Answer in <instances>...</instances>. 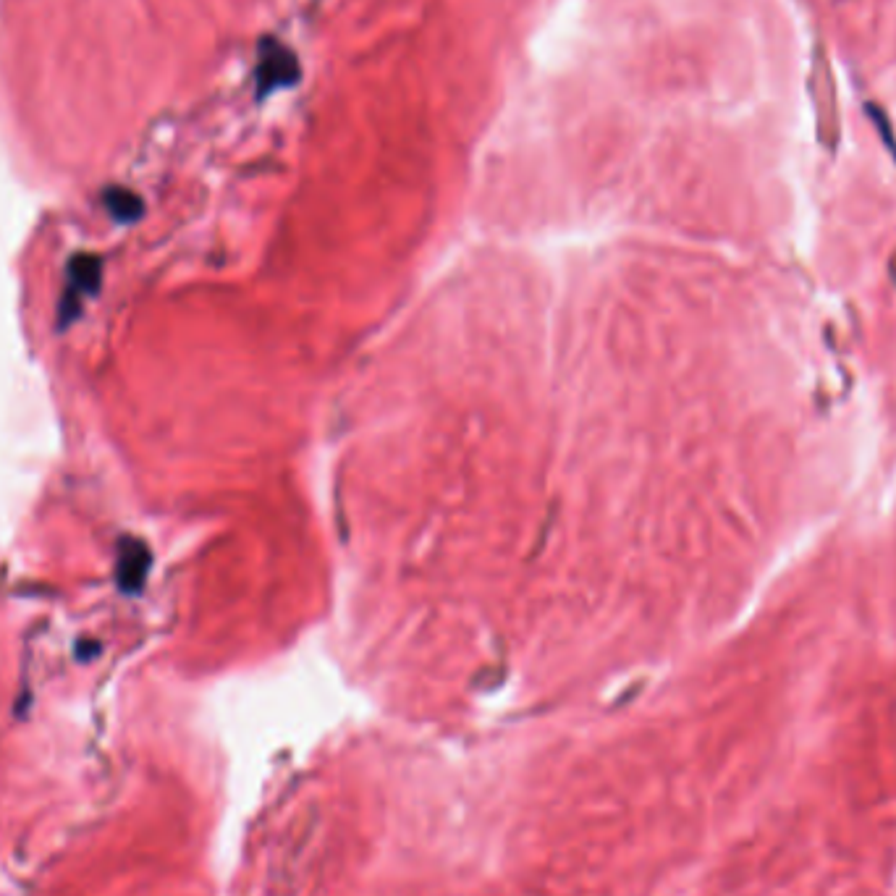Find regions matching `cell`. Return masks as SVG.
<instances>
[{
  "label": "cell",
  "instance_id": "6da1fadb",
  "mask_svg": "<svg viewBox=\"0 0 896 896\" xmlns=\"http://www.w3.org/2000/svg\"><path fill=\"white\" fill-rule=\"evenodd\" d=\"M100 273H103V270H100L97 257H76V262L69 268V276H66L69 289H66V297L61 299L63 310H66V307H71L74 312L79 310V302H82L84 297L95 294L97 286H100Z\"/></svg>",
  "mask_w": 896,
  "mask_h": 896
},
{
  "label": "cell",
  "instance_id": "7a4b0ae2",
  "mask_svg": "<svg viewBox=\"0 0 896 896\" xmlns=\"http://www.w3.org/2000/svg\"><path fill=\"white\" fill-rule=\"evenodd\" d=\"M147 551L145 545L139 543H126V553H121V566H118V577H121V587L126 590H137L142 585V574L147 572Z\"/></svg>",
  "mask_w": 896,
  "mask_h": 896
}]
</instances>
